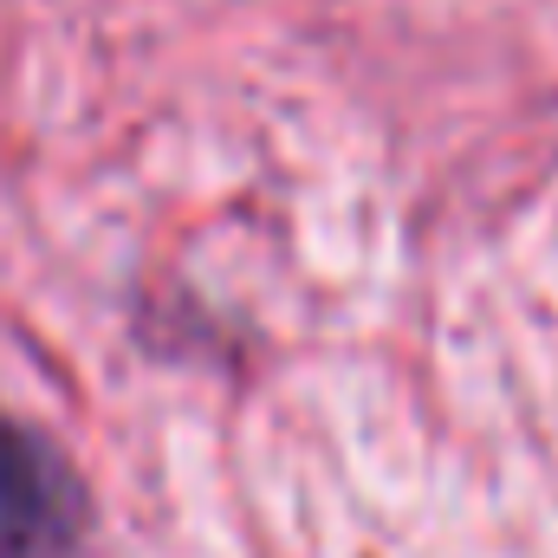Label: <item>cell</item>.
<instances>
[{"mask_svg": "<svg viewBox=\"0 0 558 558\" xmlns=\"http://www.w3.org/2000/svg\"><path fill=\"white\" fill-rule=\"evenodd\" d=\"M78 526L72 474L13 422H0V558H52Z\"/></svg>", "mask_w": 558, "mask_h": 558, "instance_id": "obj_1", "label": "cell"}]
</instances>
